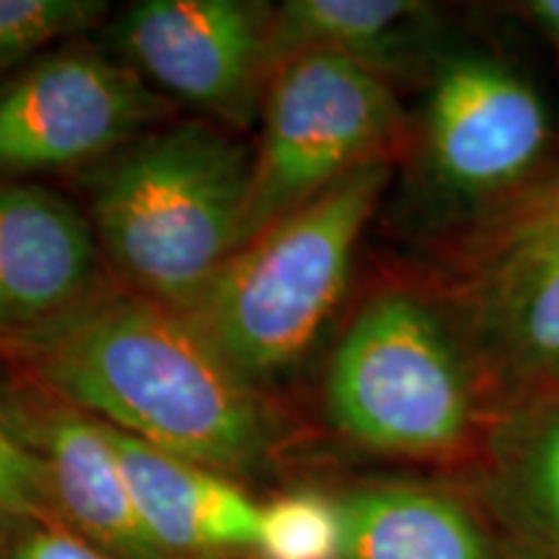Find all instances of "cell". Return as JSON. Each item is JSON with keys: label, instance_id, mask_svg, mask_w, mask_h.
<instances>
[{"label": "cell", "instance_id": "1", "mask_svg": "<svg viewBox=\"0 0 559 559\" xmlns=\"http://www.w3.org/2000/svg\"><path fill=\"white\" fill-rule=\"evenodd\" d=\"M24 379L143 443L221 474L260 466L275 440L262 389L185 313L104 285L37 330L0 340Z\"/></svg>", "mask_w": 559, "mask_h": 559}, {"label": "cell", "instance_id": "2", "mask_svg": "<svg viewBox=\"0 0 559 559\" xmlns=\"http://www.w3.org/2000/svg\"><path fill=\"white\" fill-rule=\"evenodd\" d=\"M254 153L234 130H151L88 174V221L117 285L187 311L239 249Z\"/></svg>", "mask_w": 559, "mask_h": 559}, {"label": "cell", "instance_id": "3", "mask_svg": "<svg viewBox=\"0 0 559 559\" xmlns=\"http://www.w3.org/2000/svg\"><path fill=\"white\" fill-rule=\"evenodd\" d=\"M389 179L386 160L342 177L236 249L181 313L254 386L283 379L337 311Z\"/></svg>", "mask_w": 559, "mask_h": 559}, {"label": "cell", "instance_id": "4", "mask_svg": "<svg viewBox=\"0 0 559 559\" xmlns=\"http://www.w3.org/2000/svg\"><path fill=\"white\" fill-rule=\"evenodd\" d=\"M324 407L362 449L432 459L464 443L477 404L464 353L436 306L412 290H383L342 334Z\"/></svg>", "mask_w": 559, "mask_h": 559}, {"label": "cell", "instance_id": "5", "mask_svg": "<svg viewBox=\"0 0 559 559\" xmlns=\"http://www.w3.org/2000/svg\"><path fill=\"white\" fill-rule=\"evenodd\" d=\"M400 124L383 75L324 52L285 60L264 94L239 249L342 177L383 160Z\"/></svg>", "mask_w": 559, "mask_h": 559}, {"label": "cell", "instance_id": "6", "mask_svg": "<svg viewBox=\"0 0 559 559\" xmlns=\"http://www.w3.org/2000/svg\"><path fill=\"white\" fill-rule=\"evenodd\" d=\"M169 111L124 62L62 45L0 81V179L96 166Z\"/></svg>", "mask_w": 559, "mask_h": 559}, {"label": "cell", "instance_id": "7", "mask_svg": "<svg viewBox=\"0 0 559 559\" xmlns=\"http://www.w3.org/2000/svg\"><path fill=\"white\" fill-rule=\"evenodd\" d=\"M270 19L272 5L247 0H138L109 37L145 83L236 132L262 115Z\"/></svg>", "mask_w": 559, "mask_h": 559}, {"label": "cell", "instance_id": "8", "mask_svg": "<svg viewBox=\"0 0 559 559\" xmlns=\"http://www.w3.org/2000/svg\"><path fill=\"white\" fill-rule=\"evenodd\" d=\"M459 306L485 360L515 381H559V181L479 236Z\"/></svg>", "mask_w": 559, "mask_h": 559}, {"label": "cell", "instance_id": "9", "mask_svg": "<svg viewBox=\"0 0 559 559\" xmlns=\"http://www.w3.org/2000/svg\"><path fill=\"white\" fill-rule=\"evenodd\" d=\"M547 109L531 83L489 55L436 66L423 124V164L438 192L472 202L508 192L547 148Z\"/></svg>", "mask_w": 559, "mask_h": 559}, {"label": "cell", "instance_id": "10", "mask_svg": "<svg viewBox=\"0 0 559 559\" xmlns=\"http://www.w3.org/2000/svg\"><path fill=\"white\" fill-rule=\"evenodd\" d=\"M0 391V412L45 464L55 510L115 559H174L132 498L107 425L29 379Z\"/></svg>", "mask_w": 559, "mask_h": 559}, {"label": "cell", "instance_id": "11", "mask_svg": "<svg viewBox=\"0 0 559 559\" xmlns=\"http://www.w3.org/2000/svg\"><path fill=\"white\" fill-rule=\"evenodd\" d=\"M104 285L86 215L47 187L0 179V340L66 317Z\"/></svg>", "mask_w": 559, "mask_h": 559}, {"label": "cell", "instance_id": "12", "mask_svg": "<svg viewBox=\"0 0 559 559\" xmlns=\"http://www.w3.org/2000/svg\"><path fill=\"white\" fill-rule=\"evenodd\" d=\"M107 432L145 526L174 559L254 551L260 506L234 481L109 425Z\"/></svg>", "mask_w": 559, "mask_h": 559}, {"label": "cell", "instance_id": "13", "mask_svg": "<svg viewBox=\"0 0 559 559\" xmlns=\"http://www.w3.org/2000/svg\"><path fill=\"white\" fill-rule=\"evenodd\" d=\"M436 29V13L415 0H285L272 9L267 58L275 73L296 55H337L389 81L425 60Z\"/></svg>", "mask_w": 559, "mask_h": 559}, {"label": "cell", "instance_id": "14", "mask_svg": "<svg viewBox=\"0 0 559 559\" xmlns=\"http://www.w3.org/2000/svg\"><path fill=\"white\" fill-rule=\"evenodd\" d=\"M342 559H489L477 519L451 495L419 485H370L340 502Z\"/></svg>", "mask_w": 559, "mask_h": 559}, {"label": "cell", "instance_id": "15", "mask_svg": "<svg viewBox=\"0 0 559 559\" xmlns=\"http://www.w3.org/2000/svg\"><path fill=\"white\" fill-rule=\"evenodd\" d=\"M502 485L528 539L559 559V391L536 402L508 430Z\"/></svg>", "mask_w": 559, "mask_h": 559}, {"label": "cell", "instance_id": "16", "mask_svg": "<svg viewBox=\"0 0 559 559\" xmlns=\"http://www.w3.org/2000/svg\"><path fill=\"white\" fill-rule=\"evenodd\" d=\"M109 13L104 0H0V81L55 41L91 29Z\"/></svg>", "mask_w": 559, "mask_h": 559}, {"label": "cell", "instance_id": "17", "mask_svg": "<svg viewBox=\"0 0 559 559\" xmlns=\"http://www.w3.org/2000/svg\"><path fill=\"white\" fill-rule=\"evenodd\" d=\"M342 513L317 492H293L260 508L254 551L262 559H342Z\"/></svg>", "mask_w": 559, "mask_h": 559}, {"label": "cell", "instance_id": "18", "mask_svg": "<svg viewBox=\"0 0 559 559\" xmlns=\"http://www.w3.org/2000/svg\"><path fill=\"white\" fill-rule=\"evenodd\" d=\"M50 508L55 506L45 464L0 412V523L45 519Z\"/></svg>", "mask_w": 559, "mask_h": 559}, {"label": "cell", "instance_id": "19", "mask_svg": "<svg viewBox=\"0 0 559 559\" xmlns=\"http://www.w3.org/2000/svg\"><path fill=\"white\" fill-rule=\"evenodd\" d=\"M5 559H115L91 544L86 536L70 534L45 519H24L21 531L5 547Z\"/></svg>", "mask_w": 559, "mask_h": 559}, {"label": "cell", "instance_id": "20", "mask_svg": "<svg viewBox=\"0 0 559 559\" xmlns=\"http://www.w3.org/2000/svg\"><path fill=\"white\" fill-rule=\"evenodd\" d=\"M526 11L559 58V0H531L526 3Z\"/></svg>", "mask_w": 559, "mask_h": 559}]
</instances>
